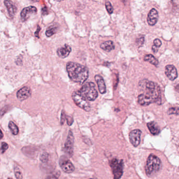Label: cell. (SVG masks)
I'll list each match as a JSON object with an SVG mask.
<instances>
[{"mask_svg":"<svg viewBox=\"0 0 179 179\" xmlns=\"http://www.w3.org/2000/svg\"><path fill=\"white\" fill-rule=\"evenodd\" d=\"M141 93L138 96V101L141 106H148L152 103L161 104L160 87L155 82L143 79L139 84Z\"/></svg>","mask_w":179,"mask_h":179,"instance_id":"obj_1","label":"cell"},{"mask_svg":"<svg viewBox=\"0 0 179 179\" xmlns=\"http://www.w3.org/2000/svg\"><path fill=\"white\" fill-rule=\"evenodd\" d=\"M67 71L71 80L80 84H84L89 76L88 68L84 65L74 62H68Z\"/></svg>","mask_w":179,"mask_h":179,"instance_id":"obj_2","label":"cell"},{"mask_svg":"<svg viewBox=\"0 0 179 179\" xmlns=\"http://www.w3.org/2000/svg\"><path fill=\"white\" fill-rule=\"evenodd\" d=\"M162 163L160 159L153 154L149 155L145 166V173L149 177H152L160 170Z\"/></svg>","mask_w":179,"mask_h":179,"instance_id":"obj_3","label":"cell"},{"mask_svg":"<svg viewBox=\"0 0 179 179\" xmlns=\"http://www.w3.org/2000/svg\"><path fill=\"white\" fill-rule=\"evenodd\" d=\"M79 92L87 101H95L97 98L98 94L96 89L95 85L92 82H87L84 84Z\"/></svg>","mask_w":179,"mask_h":179,"instance_id":"obj_4","label":"cell"},{"mask_svg":"<svg viewBox=\"0 0 179 179\" xmlns=\"http://www.w3.org/2000/svg\"><path fill=\"white\" fill-rule=\"evenodd\" d=\"M72 98L73 99L75 104L79 107L84 109V110L87 112L91 110V106L88 101L80 95L78 91L74 92L73 93Z\"/></svg>","mask_w":179,"mask_h":179,"instance_id":"obj_5","label":"cell"},{"mask_svg":"<svg viewBox=\"0 0 179 179\" xmlns=\"http://www.w3.org/2000/svg\"><path fill=\"white\" fill-rule=\"evenodd\" d=\"M110 166L113 170L114 179H120L123 172V160L114 159L111 161Z\"/></svg>","mask_w":179,"mask_h":179,"instance_id":"obj_6","label":"cell"},{"mask_svg":"<svg viewBox=\"0 0 179 179\" xmlns=\"http://www.w3.org/2000/svg\"><path fill=\"white\" fill-rule=\"evenodd\" d=\"M74 144V137L72 131L69 130L64 147L65 152L69 157L72 156L73 154Z\"/></svg>","mask_w":179,"mask_h":179,"instance_id":"obj_7","label":"cell"},{"mask_svg":"<svg viewBox=\"0 0 179 179\" xmlns=\"http://www.w3.org/2000/svg\"><path fill=\"white\" fill-rule=\"evenodd\" d=\"M60 165L62 170L66 173H71L75 170V167L71 161L65 157H61L60 160Z\"/></svg>","mask_w":179,"mask_h":179,"instance_id":"obj_8","label":"cell"},{"mask_svg":"<svg viewBox=\"0 0 179 179\" xmlns=\"http://www.w3.org/2000/svg\"><path fill=\"white\" fill-rule=\"evenodd\" d=\"M141 131L139 129L133 130L129 133L130 141L133 147H137L139 145L141 141Z\"/></svg>","mask_w":179,"mask_h":179,"instance_id":"obj_9","label":"cell"},{"mask_svg":"<svg viewBox=\"0 0 179 179\" xmlns=\"http://www.w3.org/2000/svg\"><path fill=\"white\" fill-rule=\"evenodd\" d=\"M36 12H37V9L35 7L30 6V7L24 8L23 9V10L20 13L21 20H22L23 22H25L29 17L30 15L36 14Z\"/></svg>","mask_w":179,"mask_h":179,"instance_id":"obj_10","label":"cell"},{"mask_svg":"<svg viewBox=\"0 0 179 179\" xmlns=\"http://www.w3.org/2000/svg\"><path fill=\"white\" fill-rule=\"evenodd\" d=\"M165 74L167 77L171 80L173 81L177 77V68L172 65H167L165 68Z\"/></svg>","mask_w":179,"mask_h":179,"instance_id":"obj_11","label":"cell"},{"mask_svg":"<svg viewBox=\"0 0 179 179\" xmlns=\"http://www.w3.org/2000/svg\"><path fill=\"white\" fill-rule=\"evenodd\" d=\"M159 18L158 12L155 9H152L149 13L147 22L150 26L155 25Z\"/></svg>","mask_w":179,"mask_h":179,"instance_id":"obj_12","label":"cell"},{"mask_svg":"<svg viewBox=\"0 0 179 179\" xmlns=\"http://www.w3.org/2000/svg\"><path fill=\"white\" fill-rule=\"evenodd\" d=\"M31 95V89L29 87H24L17 92L16 96L20 101H23L27 99Z\"/></svg>","mask_w":179,"mask_h":179,"instance_id":"obj_13","label":"cell"},{"mask_svg":"<svg viewBox=\"0 0 179 179\" xmlns=\"http://www.w3.org/2000/svg\"><path fill=\"white\" fill-rule=\"evenodd\" d=\"M72 51V48L68 45L65 44L64 47H60L57 51V54L60 58H65L68 56Z\"/></svg>","mask_w":179,"mask_h":179,"instance_id":"obj_14","label":"cell"},{"mask_svg":"<svg viewBox=\"0 0 179 179\" xmlns=\"http://www.w3.org/2000/svg\"><path fill=\"white\" fill-rule=\"evenodd\" d=\"M95 79L97 84L100 93L101 94H105L106 92V86L104 78L101 75H96L95 76Z\"/></svg>","mask_w":179,"mask_h":179,"instance_id":"obj_15","label":"cell"},{"mask_svg":"<svg viewBox=\"0 0 179 179\" xmlns=\"http://www.w3.org/2000/svg\"><path fill=\"white\" fill-rule=\"evenodd\" d=\"M4 4L7 7V10L8 11L9 15L11 17H14L15 16L16 12L17 11L16 7L14 4L13 3L10 1H5Z\"/></svg>","mask_w":179,"mask_h":179,"instance_id":"obj_16","label":"cell"},{"mask_svg":"<svg viewBox=\"0 0 179 179\" xmlns=\"http://www.w3.org/2000/svg\"><path fill=\"white\" fill-rule=\"evenodd\" d=\"M147 127L149 130H150V132L154 136L158 135L160 132V129L158 125H157V123H155L154 121L148 123Z\"/></svg>","mask_w":179,"mask_h":179,"instance_id":"obj_17","label":"cell"},{"mask_svg":"<svg viewBox=\"0 0 179 179\" xmlns=\"http://www.w3.org/2000/svg\"><path fill=\"white\" fill-rule=\"evenodd\" d=\"M101 48L105 51L109 52L114 50L115 46L113 41H108L102 43L101 45Z\"/></svg>","mask_w":179,"mask_h":179,"instance_id":"obj_18","label":"cell"},{"mask_svg":"<svg viewBox=\"0 0 179 179\" xmlns=\"http://www.w3.org/2000/svg\"><path fill=\"white\" fill-rule=\"evenodd\" d=\"M144 60L145 61H148L152 65H154L155 66H158L159 64V61L154 56V55L151 54L146 55L144 57Z\"/></svg>","mask_w":179,"mask_h":179,"instance_id":"obj_19","label":"cell"},{"mask_svg":"<svg viewBox=\"0 0 179 179\" xmlns=\"http://www.w3.org/2000/svg\"><path fill=\"white\" fill-rule=\"evenodd\" d=\"M9 128L13 135L16 136L19 133V128L13 121H11L9 122Z\"/></svg>","mask_w":179,"mask_h":179,"instance_id":"obj_20","label":"cell"},{"mask_svg":"<svg viewBox=\"0 0 179 179\" xmlns=\"http://www.w3.org/2000/svg\"><path fill=\"white\" fill-rule=\"evenodd\" d=\"M162 45V42L160 39L156 38L154 41V45L152 47V50L153 52L156 53L158 51L159 48Z\"/></svg>","mask_w":179,"mask_h":179,"instance_id":"obj_21","label":"cell"},{"mask_svg":"<svg viewBox=\"0 0 179 179\" xmlns=\"http://www.w3.org/2000/svg\"><path fill=\"white\" fill-rule=\"evenodd\" d=\"M57 31V28L55 26H51L49 27L46 31V36L47 37H51L55 34Z\"/></svg>","mask_w":179,"mask_h":179,"instance_id":"obj_22","label":"cell"},{"mask_svg":"<svg viewBox=\"0 0 179 179\" xmlns=\"http://www.w3.org/2000/svg\"><path fill=\"white\" fill-rule=\"evenodd\" d=\"M14 173L16 179H23V174L22 171L17 167L14 168Z\"/></svg>","mask_w":179,"mask_h":179,"instance_id":"obj_23","label":"cell"},{"mask_svg":"<svg viewBox=\"0 0 179 179\" xmlns=\"http://www.w3.org/2000/svg\"><path fill=\"white\" fill-rule=\"evenodd\" d=\"M39 159L41 161V162L46 163L47 162L49 159V154L47 152H44L43 154H41L39 157Z\"/></svg>","mask_w":179,"mask_h":179,"instance_id":"obj_24","label":"cell"},{"mask_svg":"<svg viewBox=\"0 0 179 179\" xmlns=\"http://www.w3.org/2000/svg\"><path fill=\"white\" fill-rule=\"evenodd\" d=\"M105 6H106V10L110 14H113V12H114V9H113V7L111 5V3L109 1H107L105 3Z\"/></svg>","mask_w":179,"mask_h":179,"instance_id":"obj_25","label":"cell"},{"mask_svg":"<svg viewBox=\"0 0 179 179\" xmlns=\"http://www.w3.org/2000/svg\"><path fill=\"white\" fill-rule=\"evenodd\" d=\"M168 114H175L177 115L179 114V109L178 108L173 107L170 108L168 111Z\"/></svg>","mask_w":179,"mask_h":179,"instance_id":"obj_26","label":"cell"},{"mask_svg":"<svg viewBox=\"0 0 179 179\" xmlns=\"http://www.w3.org/2000/svg\"><path fill=\"white\" fill-rule=\"evenodd\" d=\"M9 148V145L6 142H3L1 145V152L2 154H4L7 151V149Z\"/></svg>","mask_w":179,"mask_h":179,"instance_id":"obj_27","label":"cell"},{"mask_svg":"<svg viewBox=\"0 0 179 179\" xmlns=\"http://www.w3.org/2000/svg\"><path fill=\"white\" fill-rule=\"evenodd\" d=\"M144 41H145L144 36H141L140 38H137L136 39V43L139 46H142L143 44V43H144Z\"/></svg>","mask_w":179,"mask_h":179,"instance_id":"obj_28","label":"cell"},{"mask_svg":"<svg viewBox=\"0 0 179 179\" xmlns=\"http://www.w3.org/2000/svg\"><path fill=\"white\" fill-rule=\"evenodd\" d=\"M66 116L65 115V114H64V113L63 111L62 113H61V120H60L61 125H63L64 123L65 122V119H66Z\"/></svg>","mask_w":179,"mask_h":179,"instance_id":"obj_29","label":"cell"},{"mask_svg":"<svg viewBox=\"0 0 179 179\" xmlns=\"http://www.w3.org/2000/svg\"><path fill=\"white\" fill-rule=\"evenodd\" d=\"M66 119H67V123L69 126H70L72 125V123H73V120L70 117H69V116H66Z\"/></svg>","mask_w":179,"mask_h":179,"instance_id":"obj_30","label":"cell"},{"mask_svg":"<svg viewBox=\"0 0 179 179\" xmlns=\"http://www.w3.org/2000/svg\"><path fill=\"white\" fill-rule=\"evenodd\" d=\"M46 179H58L54 176H48L46 177Z\"/></svg>","mask_w":179,"mask_h":179,"instance_id":"obj_31","label":"cell"},{"mask_svg":"<svg viewBox=\"0 0 179 179\" xmlns=\"http://www.w3.org/2000/svg\"><path fill=\"white\" fill-rule=\"evenodd\" d=\"M3 138V133L2 132V130L0 129V139Z\"/></svg>","mask_w":179,"mask_h":179,"instance_id":"obj_32","label":"cell"},{"mask_svg":"<svg viewBox=\"0 0 179 179\" xmlns=\"http://www.w3.org/2000/svg\"><path fill=\"white\" fill-rule=\"evenodd\" d=\"M96 179V178H91V179Z\"/></svg>","mask_w":179,"mask_h":179,"instance_id":"obj_33","label":"cell"},{"mask_svg":"<svg viewBox=\"0 0 179 179\" xmlns=\"http://www.w3.org/2000/svg\"><path fill=\"white\" fill-rule=\"evenodd\" d=\"M8 179H12V178H8Z\"/></svg>","mask_w":179,"mask_h":179,"instance_id":"obj_34","label":"cell"}]
</instances>
